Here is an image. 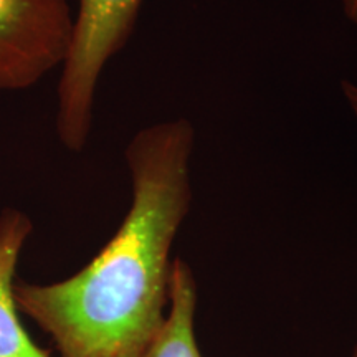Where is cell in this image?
I'll use <instances>...</instances> for the list:
<instances>
[{"instance_id":"obj_2","label":"cell","mask_w":357,"mask_h":357,"mask_svg":"<svg viewBox=\"0 0 357 357\" xmlns=\"http://www.w3.org/2000/svg\"><path fill=\"white\" fill-rule=\"evenodd\" d=\"M144 0H78L73 37L60 68L56 134L71 153L89 139L102 71L131 38Z\"/></svg>"},{"instance_id":"obj_4","label":"cell","mask_w":357,"mask_h":357,"mask_svg":"<svg viewBox=\"0 0 357 357\" xmlns=\"http://www.w3.org/2000/svg\"><path fill=\"white\" fill-rule=\"evenodd\" d=\"M32 234L24 212L7 208L0 215V357H50L22 324L13 288L19 260Z\"/></svg>"},{"instance_id":"obj_8","label":"cell","mask_w":357,"mask_h":357,"mask_svg":"<svg viewBox=\"0 0 357 357\" xmlns=\"http://www.w3.org/2000/svg\"><path fill=\"white\" fill-rule=\"evenodd\" d=\"M349 357H357V344H356L354 347H352V351H351Z\"/></svg>"},{"instance_id":"obj_7","label":"cell","mask_w":357,"mask_h":357,"mask_svg":"<svg viewBox=\"0 0 357 357\" xmlns=\"http://www.w3.org/2000/svg\"><path fill=\"white\" fill-rule=\"evenodd\" d=\"M342 12L351 24L357 25V0H341Z\"/></svg>"},{"instance_id":"obj_6","label":"cell","mask_w":357,"mask_h":357,"mask_svg":"<svg viewBox=\"0 0 357 357\" xmlns=\"http://www.w3.org/2000/svg\"><path fill=\"white\" fill-rule=\"evenodd\" d=\"M341 91L342 95H344L347 106H349L351 111L357 118V84L349 82V79H344V82L341 83Z\"/></svg>"},{"instance_id":"obj_1","label":"cell","mask_w":357,"mask_h":357,"mask_svg":"<svg viewBox=\"0 0 357 357\" xmlns=\"http://www.w3.org/2000/svg\"><path fill=\"white\" fill-rule=\"evenodd\" d=\"M195 128L187 118L154 123L128 142L126 217L100 253L56 283L17 281V307L60 357H139L167 318L172 248L190 213Z\"/></svg>"},{"instance_id":"obj_3","label":"cell","mask_w":357,"mask_h":357,"mask_svg":"<svg viewBox=\"0 0 357 357\" xmlns=\"http://www.w3.org/2000/svg\"><path fill=\"white\" fill-rule=\"evenodd\" d=\"M73 24L68 0H0V93L30 89L60 70Z\"/></svg>"},{"instance_id":"obj_5","label":"cell","mask_w":357,"mask_h":357,"mask_svg":"<svg viewBox=\"0 0 357 357\" xmlns=\"http://www.w3.org/2000/svg\"><path fill=\"white\" fill-rule=\"evenodd\" d=\"M197 303V280L192 266L181 257H176L172 263L167 318L158 336L139 357H204L195 336Z\"/></svg>"}]
</instances>
